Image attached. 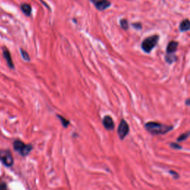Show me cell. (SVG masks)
Instances as JSON below:
<instances>
[{"mask_svg": "<svg viewBox=\"0 0 190 190\" xmlns=\"http://www.w3.org/2000/svg\"><path fill=\"white\" fill-rule=\"evenodd\" d=\"M102 124L107 130H113L114 129V123L113 119L110 116L107 115L102 120Z\"/></svg>", "mask_w": 190, "mask_h": 190, "instance_id": "8", "label": "cell"}, {"mask_svg": "<svg viewBox=\"0 0 190 190\" xmlns=\"http://www.w3.org/2000/svg\"><path fill=\"white\" fill-rule=\"evenodd\" d=\"M159 41L158 35H152L148 38L145 39L141 44V48L145 53H150L152 49L157 45Z\"/></svg>", "mask_w": 190, "mask_h": 190, "instance_id": "3", "label": "cell"}, {"mask_svg": "<svg viewBox=\"0 0 190 190\" xmlns=\"http://www.w3.org/2000/svg\"><path fill=\"white\" fill-rule=\"evenodd\" d=\"M186 104L187 106H190V99H187V100H186Z\"/></svg>", "mask_w": 190, "mask_h": 190, "instance_id": "21", "label": "cell"}, {"mask_svg": "<svg viewBox=\"0 0 190 190\" xmlns=\"http://www.w3.org/2000/svg\"><path fill=\"white\" fill-rule=\"evenodd\" d=\"M129 132V127L128 123H126V120H122L121 122L120 123L119 127L117 129V133L119 135L120 140H123Z\"/></svg>", "mask_w": 190, "mask_h": 190, "instance_id": "5", "label": "cell"}, {"mask_svg": "<svg viewBox=\"0 0 190 190\" xmlns=\"http://www.w3.org/2000/svg\"><path fill=\"white\" fill-rule=\"evenodd\" d=\"M2 55L3 57H4L5 59L6 60V63L7 64H8V67L11 68V69H14L15 66L13 63V60H12L11 53H10V51H8V49L5 46L2 47Z\"/></svg>", "mask_w": 190, "mask_h": 190, "instance_id": "7", "label": "cell"}, {"mask_svg": "<svg viewBox=\"0 0 190 190\" xmlns=\"http://www.w3.org/2000/svg\"><path fill=\"white\" fill-rule=\"evenodd\" d=\"M20 52H21V55H22V57H23V59H24V60L25 61H30V56H29L28 52H27L26 51H25L24 49L21 48L20 49Z\"/></svg>", "mask_w": 190, "mask_h": 190, "instance_id": "15", "label": "cell"}, {"mask_svg": "<svg viewBox=\"0 0 190 190\" xmlns=\"http://www.w3.org/2000/svg\"><path fill=\"white\" fill-rule=\"evenodd\" d=\"M120 26L123 30H126L128 28H129V23H128L127 20L126 19H123L120 21Z\"/></svg>", "mask_w": 190, "mask_h": 190, "instance_id": "14", "label": "cell"}, {"mask_svg": "<svg viewBox=\"0 0 190 190\" xmlns=\"http://www.w3.org/2000/svg\"><path fill=\"white\" fill-rule=\"evenodd\" d=\"M171 147L173 149H181V146H180L179 145H177V143H171Z\"/></svg>", "mask_w": 190, "mask_h": 190, "instance_id": "19", "label": "cell"}, {"mask_svg": "<svg viewBox=\"0 0 190 190\" xmlns=\"http://www.w3.org/2000/svg\"><path fill=\"white\" fill-rule=\"evenodd\" d=\"M145 129L152 134H165L173 129V126H167L156 122H149L145 125Z\"/></svg>", "mask_w": 190, "mask_h": 190, "instance_id": "1", "label": "cell"}, {"mask_svg": "<svg viewBox=\"0 0 190 190\" xmlns=\"http://www.w3.org/2000/svg\"><path fill=\"white\" fill-rule=\"evenodd\" d=\"M176 60V56L174 55V54H167L166 56V61L169 63H172Z\"/></svg>", "mask_w": 190, "mask_h": 190, "instance_id": "12", "label": "cell"}, {"mask_svg": "<svg viewBox=\"0 0 190 190\" xmlns=\"http://www.w3.org/2000/svg\"><path fill=\"white\" fill-rule=\"evenodd\" d=\"M20 8H21L22 11L23 12L24 14L26 15L27 16H30V15H31L32 8L29 4H27V3H23V4L20 5Z\"/></svg>", "mask_w": 190, "mask_h": 190, "instance_id": "10", "label": "cell"}, {"mask_svg": "<svg viewBox=\"0 0 190 190\" xmlns=\"http://www.w3.org/2000/svg\"><path fill=\"white\" fill-rule=\"evenodd\" d=\"M180 30L181 31H187L190 29V21L189 20H184L180 24Z\"/></svg>", "mask_w": 190, "mask_h": 190, "instance_id": "11", "label": "cell"}, {"mask_svg": "<svg viewBox=\"0 0 190 190\" xmlns=\"http://www.w3.org/2000/svg\"><path fill=\"white\" fill-rule=\"evenodd\" d=\"M13 149L22 156L25 157L28 155L33 149V145L31 144H25L21 140H16L13 142Z\"/></svg>", "mask_w": 190, "mask_h": 190, "instance_id": "2", "label": "cell"}, {"mask_svg": "<svg viewBox=\"0 0 190 190\" xmlns=\"http://www.w3.org/2000/svg\"><path fill=\"white\" fill-rule=\"evenodd\" d=\"M177 46H178V42L176 41H171L167 45V54H174L177 51Z\"/></svg>", "mask_w": 190, "mask_h": 190, "instance_id": "9", "label": "cell"}, {"mask_svg": "<svg viewBox=\"0 0 190 190\" xmlns=\"http://www.w3.org/2000/svg\"><path fill=\"white\" fill-rule=\"evenodd\" d=\"M132 26L134 27L135 29H138V30H140L142 28V25L140 23H133Z\"/></svg>", "mask_w": 190, "mask_h": 190, "instance_id": "18", "label": "cell"}, {"mask_svg": "<svg viewBox=\"0 0 190 190\" xmlns=\"http://www.w3.org/2000/svg\"><path fill=\"white\" fill-rule=\"evenodd\" d=\"M0 190H8V186L3 181H0Z\"/></svg>", "mask_w": 190, "mask_h": 190, "instance_id": "17", "label": "cell"}, {"mask_svg": "<svg viewBox=\"0 0 190 190\" xmlns=\"http://www.w3.org/2000/svg\"><path fill=\"white\" fill-rule=\"evenodd\" d=\"M189 135H190V131H189V132H186V133H184V134H181L179 138H177V142L184 141V140H186L188 138H189Z\"/></svg>", "mask_w": 190, "mask_h": 190, "instance_id": "16", "label": "cell"}, {"mask_svg": "<svg viewBox=\"0 0 190 190\" xmlns=\"http://www.w3.org/2000/svg\"><path fill=\"white\" fill-rule=\"evenodd\" d=\"M90 1L95 5V8L100 11H105L112 5V3L109 0H90Z\"/></svg>", "mask_w": 190, "mask_h": 190, "instance_id": "6", "label": "cell"}, {"mask_svg": "<svg viewBox=\"0 0 190 190\" xmlns=\"http://www.w3.org/2000/svg\"><path fill=\"white\" fill-rule=\"evenodd\" d=\"M169 173L173 174V177H174V178H177V177H179V174L177 173V172H175L174 171H169Z\"/></svg>", "mask_w": 190, "mask_h": 190, "instance_id": "20", "label": "cell"}, {"mask_svg": "<svg viewBox=\"0 0 190 190\" xmlns=\"http://www.w3.org/2000/svg\"><path fill=\"white\" fill-rule=\"evenodd\" d=\"M58 116V118L59 119V120L61 121V123L62 125H63V126H64L65 128L68 127V126L69 125V120H68L67 119H66L64 117H63V116L61 115H57Z\"/></svg>", "mask_w": 190, "mask_h": 190, "instance_id": "13", "label": "cell"}, {"mask_svg": "<svg viewBox=\"0 0 190 190\" xmlns=\"http://www.w3.org/2000/svg\"><path fill=\"white\" fill-rule=\"evenodd\" d=\"M0 161L8 167H11L13 165L14 160L10 150L0 149Z\"/></svg>", "mask_w": 190, "mask_h": 190, "instance_id": "4", "label": "cell"}]
</instances>
